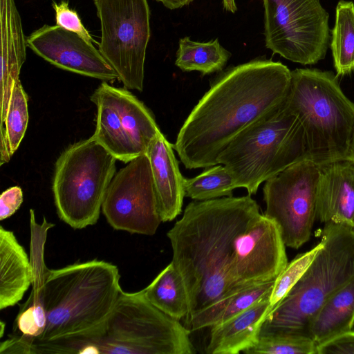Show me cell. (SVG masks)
Instances as JSON below:
<instances>
[{
    "label": "cell",
    "instance_id": "6da1fadb",
    "mask_svg": "<svg viewBox=\"0 0 354 354\" xmlns=\"http://www.w3.org/2000/svg\"><path fill=\"white\" fill-rule=\"evenodd\" d=\"M167 235L187 291L185 324L244 288L275 279L288 263L277 225L249 194L193 201Z\"/></svg>",
    "mask_w": 354,
    "mask_h": 354
},
{
    "label": "cell",
    "instance_id": "7a4b0ae2",
    "mask_svg": "<svg viewBox=\"0 0 354 354\" xmlns=\"http://www.w3.org/2000/svg\"><path fill=\"white\" fill-rule=\"evenodd\" d=\"M292 75L279 62L256 59L214 80L180 128L174 145L189 169L218 165L222 151L241 132L279 111Z\"/></svg>",
    "mask_w": 354,
    "mask_h": 354
},
{
    "label": "cell",
    "instance_id": "3957f363",
    "mask_svg": "<svg viewBox=\"0 0 354 354\" xmlns=\"http://www.w3.org/2000/svg\"><path fill=\"white\" fill-rule=\"evenodd\" d=\"M120 278L116 266L96 259L48 270L34 290L47 318L34 340L35 353H80L86 346L95 347L122 291Z\"/></svg>",
    "mask_w": 354,
    "mask_h": 354
},
{
    "label": "cell",
    "instance_id": "277c9868",
    "mask_svg": "<svg viewBox=\"0 0 354 354\" xmlns=\"http://www.w3.org/2000/svg\"><path fill=\"white\" fill-rule=\"evenodd\" d=\"M290 92L283 105L300 121L306 138L308 160L322 167L351 162L354 137V102L330 71H291Z\"/></svg>",
    "mask_w": 354,
    "mask_h": 354
},
{
    "label": "cell",
    "instance_id": "5b68a950",
    "mask_svg": "<svg viewBox=\"0 0 354 354\" xmlns=\"http://www.w3.org/2000/svg\"><path fill=\"white\" fill-rule=\"evenodd\" d=\"M321 241L322 247L305 273L267 315L261 331L309 336V325L316 313L354 279V229L325 223Z\"/></svg>",
    "mask_w": 354,
    "mask_h": 354
},
{
    "label": "cell",
    "instance_id": "8992f818",
    "mask_svg": "<svg viewBox=\"0 0 354 354\" xmlns=\"http://www.w3.org/2000/svg\"><path fill=\"white\" fill-rule=\"evenodd\" d=\"M308 160L304 128L283 106L241 132L217 159L232 177L236 188L255 194L259 185L298 162Z\"/></svg>",
    "mask_w": 354,
    "mask_h": 354
},
{
    "label": "cell",
    "instance_id": "52a82bcc",
    "mask_svg": "<svg viewBox=\"0 0 354 354\" xmlns=\"http://www.w3.org/2000/svg\"><path fill=\"white\" fill-rule=\"evenodd\" d=\"M116 160L93 136L62 151L55 162L52 185L60 219L74 229L97 223L115 174Z\"/></svg>",
    "mask_w": 354,
    "mask_h": 354
},
{
    "label": "cell",
    "instance_id": "ba28073f",
    "mask_svg": "<svg viewBox=\"0 0 354 354\" xmlns=\"http://www.w3.org/2000/svg\"><path fill=\"white\" fill-rule=\"evenodd\" d=\"M190 330L147 298L143 290L120 292L98 353L192 354Z\"/></svg>",
    "mask_w": 354,
    "mask_h": 354
},
{
    "label": "cell",
    "instance_id": "9c48e42d",
    "mask_svg": "<svg viewBox=\"0 0 354 354\" xmlns=\"http://www.w3.org/2000/svg\"><path fill=\"white\" fill-rule=\"evenodd\" d=\"M101 26L99 51L124 88L142 91L150 38L147 0H93Z\"/></svg>",
    "mask_w": 354,
    "mask_h": 354
},
{
    "label": "cell",
    "instance_id": "30bf717a",
    "mask_svg": "<svg viewBox=\"0 0 354 354\" xmlns=\"http://www.w3.org/2000/svg\"><path fill=\"white\" fill-rule=\"evenodd\" d=\"M266 46L291 62L315 64L329 44L328 13L319 0H263Z\"/></svg>",
    "mask_w": 354,
    "mask_h": 354
},
{
    "label": "cell",
    "instance_id": "8fae6325",
    "mask_svg": "<svg viewBox=\"0 0 354 354\" xmlns=\"http://www.w3.org/2000/svg\"><path fill=\"white\" fill-rule=\"evenodd\" d=\"M320 173V166L304 160L265 183L264 214L276 223L287 247L298 249L310 238L317 215Z\"/></svg>",
    "mask_w": 354,
    "mask_h": 354
},
{
    "label": "cell",
    "instance_id": "7c38bea8",
    "mask_svg": "<svg viewBox=\"0 0 354 354\" xmlns=\"http://www.w3.org/2000/svg\"><path fill=\"white\" fill-rule=\"evenodd\" d=\"M102 212L115 230L153 235L162 222L150 162L147 154L127 162L115 173Z\"/></svg>",
    "mask_w": 354,
    "mask_h": 354
},
{
    "label": "cell",
    "instance_id": "4fadbf2b",
    "mask_svg": "<svg viewBox=\"0 0 354 354\" xmlns=\"http://www.w3.org/2000/svg\"><path fill=\"white\" fill-rule=\"evenodd\" d=\"M26 44L37 55L59 68L102 82L118 80L92 43L57 25H44L27 37Z\"/></svg>",
    "mask_w": 354,
    "mask_h": 354
},
{
    "label": "cell",
    "instance_id": "5bb4252c",
    "mask_svg": "<svg viewBox=\"0 0 354 354\" xmlns=\"http://www.w3.org/2000/svg\"><path fill=\"white\" fill-rule=\"evenodd\" d=\"M317 219L353 227L354 164L348 161L321 167L317 187Z\"/></svg>",
    "mask_w": 354,
    "mask_h": 354
},
{
    "label": "cell",
    "instance_id": "9a60e30c",
    "mask_svg": "<svg viewBox=\"0 0 354 354\" xmlns=\"http://www.w3.org/2000/svg\"><path fill=\"white\" fill-rule=\"evenodd\" d=\"M149 158L162 222L171 221L182 212L185 178L174 152V145L160 133L151 142Z\"/></svg>",
    "mask_w": 354,
    "mask_h": 354
},
{
    "label": "cell",
    "instance_id": "2e32d148",
    "mask_svg": "<svg viewBox=\"0 0 354 354\" xmlns=\"http://www.w3.org/2000/svg\"><path fill=\"white\" fill-rule=\"evenodd\" d=\"M1 10V124L8 113L12 91L19 80L26 59L21 21L14 0H0Z\"/></svg>",
    "mask_w": 354,
    "mask_h": 354
},
{
    "label": "cell",
    "instance_id": "e0dca14e",
    "mask_svg": "<svg viewBox=\"0 0 354 354\" xmlns=\"http://www.w3.org/2000/svg\"><path fill=\"white\" fill-rule=\"evenodd\" d=\"M268 295L244 311L211 328L208 354H238L254 346L270 312Z\"/></svg>",
    "mask_w": 354,
    "mask_h": 354
},
{
    "label": "cell",
    "instance_id": "ac0fdd59",
    "mask_svg": "<svg viewBox=\"0 0 354 354\" xmlns=\"http://www.w3.org/2000/svg\"><path fill=\"white\" fill-rule=\"evenodd\" d=\"M24 247L13 232L0 226V310L18 304L33 280Z\"/></svg>",
    "mask_w": 354,
    "mask_h": 354
},
{
    "label": "cell",
    "instance_id": "d6986e66",
    "mask_svg": "<svg viewBox=\"0 0 354 354\" xmlns=\"http://www.w3.org/2000/svg\"><path fill=\"white\" fill-rule=\"evenodd\" d=\"M121 125L138 156L145 154L161 133L152 112L129 89L107 84Z\"/></svg>",
    "mask_w": 354,
    "mask_h": 354
},
{
    "label": "cell",
    "instance_id": "ffe728a7",
    "mask_svg": "<svg viewBox=\"0 0 354 354\" xmlns=\"http://www.w3.org/2000/svg\"><path fill=\"white\" fill-rule=\"evenodd\" d=\"M107 84L102 82L90 97L97 107L93 136L117 160L127 163L139 156L121 125Z\"/></svg>",
    "mask_w": 354,
    "mask_h": 354
},
{
    "label": "cell",
    "instance_id": "44dd1931",
    "mask_svg": "<svg viewBox=\"0 0 354 354\" xmlns=\"http://www.w3.org/2000/svg\"><path fill=\"white\" fill-rule=\"evenodd\" d=\"M354 326V279L333 294L313 318L308 335L317 345Z\"/></svg>",
    "mask_w": 354,
    "mask_h": 354
},
{
    "label": "cell",
    "instance_id": "7402d4cb",
    "mask_svg": "<svg viewBox=\"0 0 354 354\" xmlns=\"http://www.w3.org/2000/svg\"><path fill=\"white\" fill-rule=\"evenodd\" d=\"M274 279L244 288L196 315L184 326L194 332L221 324L270 295Z\"/></svg>",
    "mask_w": 354,
    "mask_h": 354
},
{
    "label": "cell",
    "instance_id": "603a6c76",
    "mask_svg": "<svg viewBox=\"0 0 354 354\" xmlns=\"http://www.w3.org/2000/svg\"><path fill=\"white\" fill-rule=\"evenodd\" d=\"M143 290L154 306L171 317L180 320L187 315L186 288L180 274L171 261Z\"/></svg>",
    "mask_w": 354,
    "mask_h": 354
},
{
    "label": "cell",
    "instance_id": "cb8c5ba5",
    "mask_svg": "<svg viewBox=\"0 0 354 354\" xmlns=\"http://www.w3.org/2000/svg\"><path fill=\"white\" fill-rule=\"evenodd\" d=\"M230 55L218 39L198 42L185 37L179 39L175 64L183 71H197L207 75L221 71Z\"/></svg>",
    "mask_w": 354,
    "mask_h": 354
},
{
    "label": "cell",
    "instance_id": "d4e9b609",
    "mask_svg": "<svg viewBox=\"0 0 354 354\" xmlns=\"http://www.w3.org/2000/svg\"><path fill=\"white\" fill-rule=\"evenodd\" d=\"M337 76L354 71V3L340 0L336 7L330 44Z\"/></svg>",
    "mask_w": 354,
    "mask_h": 354
},
{
    "label": "cell",
    "instance_id": "484cf974",
    "mask_svg": "<svg viewBox=\"0 0 354 354\" xmlns=\"http://www.w3.org/2000/svg\"><path fill=\"white\" fill-rule=\"evenodd\" d=\"M234 189L232 177L222 164L207 167L194 178H185V196L194 201L232 196Z\"/></svg>",
    "mask_w": 354,
    "mask_h": 354
},
{
    "label": "cell",
    "instance_id": "4316f807",
    "mask_svg": "<svg viewBox=\"0 0 354 354\" xmlns=\"http://www.w3.org/2000/svg\"><path fill=\"white\" fill-rule=\"evenodd\" d=\"M245 354H317V344L307 335L261 331L256 344Z\"/></svg>",
    "mask_w": 354,
    "mask_h": 354
},
{
    "label": "cell",
    "instance_id": "83f0119b",
    "mask_svg": "<svg viewBox=\"0 0 354 354\" xmlns=\"http://www.w3.org/2000/svg\"><path fill=\"white\" fill-rule=\"evenodd\" d=\"M29 119L28 95L19 80L15 85L6 117L5 127H1L12 154L17 150L22 141Z\"/></svg>",
    "mask_w": 354,
    "mask_h": 354
},
{
    "label": "cell",
    "instance_id": "f1b7e54d",
    "mask_svg": "<svg viewBox=\"0 0 354 354\" xmlns=\"http://www.w3.org/2000/svg\"><path fill=\"white\" fill-rule=\"evenodd\" d=\"M320 242L310 250L299 254L274 279L269 301L270 312L283 300L305 273L322 247Z\"/></svg>",
    "mask_w": 354,
    "mask_h": 354
},
{
    "label": "cell",
    "instance_id": "f546056e",
    "mask_svg": "<svg viewBox=\"0 0 354 354\" xmlns=\"http://www.w3.org/2000/svg\"><path fill=\"white\" fill-rule=\"evenodd\" d=\"M31 297L21 308L16 319L17 327L22 335L35 339L44 332L46 323V313L38 294L34 290Z\"/></svg>",
    "mask_w": 354,
    "mask_h": 354
},
{
    "label": "cell",
    "instance_id": "4dcf8cb0",
    "mask_svg": "<svg viewBox=\"0 0 354 354\" xmlns=\"http://www.w3.org/2000/svg\"><path fill=\"white\" fill-rule=\"evenodd\" d=\"M52 6L55 12L56 25L77 34L88 42L93 41L77 12L69 8L67 1H62L59 3L53 1Z\"/></svg>",
    "mask_w": 354,
    "mask_h": 354
},
{
    "label": "cell",
    "instance_id": "1f68e13d",
    "mask_svg": "<svg viewBox=\"0 0 354 354\" xmlns=\"http://www.w3.org/2000/svg\"><path fill=\"white\" fill-rule=\"evenodd\" d=\"M317 354H354V330L317 345Z\"/></svg>",
    "mask_w": 354,
    "mask_h": 354
},
{
    "label": "cell",
    "instance_id": "d6a6232c",
    "mask_svg": "<svg viewBox=\"0 0 354 354\" xmlns=\"http://www.w3.org/2000/svg\"><path fill=\"white\" fill-rule=\"evenodd\" d=\"M23 199V191L19 186H13L3 191L0 196V220L13 215L20 207Z\"/></svg>",
    "mask_w": 354,
    "mask_h": 354
},
{
    "label": "cell",
    "instance_id": "836d02e7",
    "mask_svg": "<svg viewBox=\"0 0 354 354\" xmlns=\"http://www.w3.org/2000/svg\"><path fill=\"white\" fill-rule=\"evenodd\" d=\"M34 340L25 335L8 338L1 343L0 353H34Z\"/></svg>",
    "mask_w": 354,
    "mask_h": 354
},
{
    "label": "cell",
    "instance_id": "e575fe53",
    "mask_svg": "<svg viewBox=\"0 0 354 354\" xmlns=\"http://www.w3.org/2000/svg\"><path fill=\"white\" fill-rule=\"evenodd\" d=\"M161 2L166 8L174 10L187 6L194 0H156Z\"/></svg>",
    "mask_w": 354,
    "mask_h": 354
},
{
    "label": "cell",
    "instance_id": "d590c367",
    "mask_svg": "<svg viewBox=\"0 0 354 354\" xmlns=\"http://www.w3.org/2000/svg\"><path fill=\"white\" fill-rule=\"evenodd\" d=\"M224 8L231 12H235L237 10L234 0H223Z\"/></svg>",
    "mask_w": 354,
    "mask_h": 354
},
{
    "label": "cell",
    "instance_id": "8d00e7d4",
    "mask_svg": "<svg viewBox=\"0 0 354 354\" xmlns=\"http://www.w3.org/2000/svg\"><path fill=\"white\" fill-rule=\"evenodd\" d=\"M351 162L354 164V137L353 140V143L351 146Z\"/></svg>",
    "mask_w": 354,
    "mask_h": 354
},
{
    "label": "cell",
    "instance_id": "74e56055",
    "mask_svg": "<svg viewBox=\"0 0 354 354\" xmlns=\"http://www.w3.org/2000/svg\"><path fill=\"white\" fill-rule=\"evenodd\" d=\"M353 228L354 229V224H353Z\"/></svg>",
    "mask_w": 354,
    "mask_h": 354
}]
</instances>
